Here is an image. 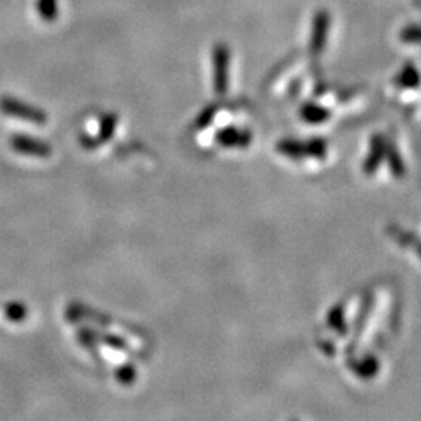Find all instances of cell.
Here are the masks:
<instances>
[{
    "label": "cell",
    "mask_w": 421,
    "mask_h": 421,
    "mask_svg": "<svg viewBox=\"0 0 421 421\" xmlns=\"http://www.w3.org/2000/svg\"><path fill=\"white\" fill-rule=\"evenodd\" d=\"M39 13L47 19H53L56 14L55 0H39Z\"/></svg>",
    "instance_id": "cell-1"
}]
</instances>
